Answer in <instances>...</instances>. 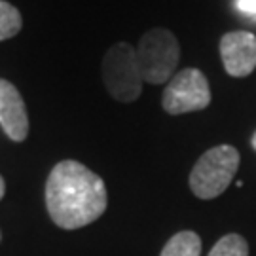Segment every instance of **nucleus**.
<instances>
[{
    "instance_id": "f257e3e1",
    "label": "nucleus",
    "mask_w": 256,
    "mask_h": 256,
    "mask_svg": "<svg viewBox=\"0 0 256 256\" xmlns=\"http://www.w3.org/2000/svg\"><path fill=\"white\" fill-rule=\"evenodd\" d=\"M106 205V186L86 165L64 160L52 169L46 182V207L59 228H84L101 218Z\"/></svg>"
},
{
    "instance_id": "f03ea898",
    "label": "nucleus",
    "mask_w": 256,
    "mask_h": 256,
    "mask_svg": "<svg viewBox=\"0 0 256 256\" xmlns=\"http://www.w3.org/2000/svg\"><path fill=\"white\" fill-rule=\"evenodd\" d=\"M239 167V152L230 144L207 150L190 173V188L200 200H214L228 188Z\"/></svg>"
},
{
    "instance_id": "7ed1b4c3",
    "label": "nucleus",
    "mask_w": 256,
    "mask_h": 256,
    "mask_svg": "<svg viewBox=\"0 0 256 256\" xmlns=\"http://www.w3.org/2000/svg\"><path fill=\"white\" fill-rule=\"evenodd\" d=\"M102 80L106 92L120 102H133L142 92V74L138 68L137 50L128 42H118L104 54Z\"/></svg>"
},
{
    "instance_id": "20e7f679",
    "label": "nucleus",
    "mask_w": 256,
    "mask_h": 256,
    "mask_svg": "<svg viewBox=\"0 0 256 256\" xmlns=\"http://www.w3.org/2000/svg\"><path fill=\"white\" fill-rule=\"evenodd\" d=\"M135 50H137L138 68L144 82L164 84L171 80V74L174 72L180 57V48L171 30L160 27L150 28L140 38Z\"/></svg>"
},
{
    "instance_id": "39448f33",
    "label": "nucleus",
    "mask_w": 256,
    "mask_h": 256,
    "mask_svg": "<svg viewBox=\"0 0 256 256\" xmlns=\"http://www.w3.org/2000/svg\"><path fill=\"white\" fill-rule=\"evenodd\" d=\"M209 102L210 90L205 74L198 68H184L167 84L162 104L169 114H186L207 108Z\"/></svg>"
},
{
    "instance_id": "423d86ee",
    "label": "nucleus",
    "mask_w": 256,
    "mask_h": 256,
    "mask_svg": "<svg viewBox=\"0 0 256 256\" xmlns=\"http://www.w3.org/2000/svg\"><path fill=\"white\" fill-rule=\"evenodd\" d=\"M220 55L230 76H248L256 68V36L247 30L224 34L220 40Z\"/></svg>"
},
{
    "instance_id": "0eeeda50",
    "label": "nucleus",
    "mask_w": 256,
    "mask_h": 256,
    "mask_svg": "<svg viewBox=\"0 0 256 256\" xmlns=\"http://www.w3.org/2000/svg\"><path fill=\"white\" fill-rule=\"evenodd\" d=\"M0 126L16 142H23L28 135V116L19 90L0 78Z\"/></svg>"
},
{
    "instance_id": "6e6552de",
    "label": "nucleus",
    "mask_w": 256,
    "mask_h": 256,
    "mask_svg": "<svg viewBox=\"0 0 256 256\" xmlns=\"http://www.w3.org/2000/svg\"><path fill=\"white\" fill-rule=\"evenodd\" d=\"M160 256H202V239L196 232H178L165 243Z\"/></svg>"
},
{
    "instance_id": "1a4fd4ad",
    "label": "nucleus",
    "mask_w": 256,
    "mask_h": 256,
    "mask_svg": "<svg viewBox=\"0 0 256 256\" xmlns=\"http://www.w3.org/2000/svg\"><path fill=\"white\" fill-rule=\"evenodd\" d=\"M23 25L21 14L16 6H12L10 2L0 0V42L16 36Z\"/></svg>"
},
{
    "instance_id": "9d476101",
    "label": "nucleus",
    "mask_w": 256,
    "mask_h": 256,
    "mask_svg": "<svg viewBox=\"0 0 256 256\" xmlns=\"http://www.w3.org/2000/svg\"><path fill=\"white\" fill-rule=\"evenodd\" d=\"M209 256H248V245L239 234H228L216 241Z\"/></svg>"
},
{
    "instance_id": "9b49d317",
    "label": "nucleus",
    "mask_w": 256,
    "mask_h": 256,
    "mask_svg": "<svg viewBox=\"0 0 256 256\" xmlns=\"http://www.w3.org/2000/svg\"><path fill=\"white\" fill-rule=\"evenodd\" d=\"M238 8L250 18H256V0H238Z\"/></svg>"
},
{
    "instance_id": "f8f14e48",
    "label": "nucleus",
    "mask_w": 256,
    "mask_h": 256,
    "mask_svg": "<svg viewBox=\"0 0 256 256\" xmlns=\"http://www.w3.org/2000/svg\"><path fill=\"white\" fill-rule=\"evenodd\" d=\"M4 194H6V182H4V178L0 176V200L4 198Z\"/></svg>"
},
{
    "instance_id": "ddd939ff",
    "label": "nucleus",
    "mask_w": 256,
    "mask_h": 256,
    "mask_svg": "<svg viewBox=\"0 0 256 256\" xmlns=\"http://www.w3.org/2000/svg\"><path fill=\"white\" fill-rule=\"evenodd\" d=\"M252 148H254V150H256V133H254V135H252Z\"/></svg>"
},
{
    "instance_id": "4468645a",
    "label": "nucleus",
    "mask_w": 256,
    "mask_h": 256,
    "mask_svg": "<svg viewBox=\"0 0 256 256\" xmlns=\"http://www.w3.org/2000/svg\"><path fill=\"white\" fill-rule=\"evenodd\" d=\"M0 239H2V232H0Z\"/></svg>"
}]
</instances>
